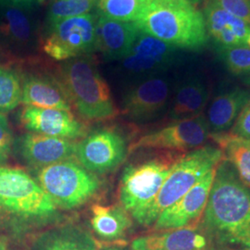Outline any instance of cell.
Returning <instances> with one entry per match:
<instances>
[{"label":"cell","instance_id":"1","mask_svg":"<svg viewBox=\"0 0 250 250\" xmlns=\"http://www.w3.org/2000/svg\"><path fill=\"white\" fill-rule=\"evenodd\" d=\"M203 222L219 241L250 248V189L225 160L216 169Z\"/></svg>","mask_w":250,"mask_h":250},{"label":"cell","instance_id":"2","mask_svg":"<svg viewBox=\"0 0 250 250\" xmlns=\"http://www.w3.org/2000/svg\"><path fill=\"white\" fill-rule=\"evenodd\" d=\"M60 212L26 171L0 167V228L14 236L56 223Z\"/></svg>","mask_w":250,"mask_h":250},{"label":"cell","instance_id":"3","mask_svg":"<svg viewBox=\"0 0 250 250\" xmlns=\"http://www.w3.org/2000/svg\"><path fill=\"white\" fill-rule=\"evenodd\" d=\"M134 22L178 49L199 50L208 41L202 10L185 0H149Z\"/></svg>","mask_w":250,"mask_h":250},{"label":"cell","instance_id":"4","mask_svg":"<svg viewBox=\"0 0 250 250\" xmlns=\"http://www.w3.org/2000/svg\"><path fill=\"white\" fill-rule=\"evenodd\" d=\"M59 80L72 107L83 119L97 122L119 114L109 86L91 55L65 61L60 67Z\"/></svg>","mask_w":250,"mask_h":250},{"label":"cell","instance_id":"5","mask_svg":"<svg viewBox=\"0 0 250 250\" xmlns=\"http://www.w3.org/2000/svg\"><path fill=\"white\" fill-rule=\"evenodd\" d=\"M182 155L167 152L125 167L120 183L119 198L121 206L135 223L144 226L148 209Z\"/></svg>","mask_w":250,"mask_h":250},{"label":"cell","instance_id":"6","mask_svg":"<svg viewBox=\"0 0 250 250\" xmlns=\"http://www.w3.org/2000/svg\"><path fill=\"white\" fill-rule=\"evenodd\" d=\"M223 161L224 152L210 145L183 154L172 166L158 197L148 209L144 227L153 226L162 211L178 201Z\"/></svg>","mask_w":250,"mask_h":250},{"label":"cell","instance_id":"7","mask_svg":"<svg viewBox=\"0 0 250 250\" xmlns=\"http://www.w3.org/2000/svg\"><path fill=\"white\" fill-rule=\"evenodd\" d=\"M35 170L36 182L57 208L62 209L85 204L100 188L98 176L72 160Z\"/></svg>","mask_w":250,"mask_h":250},{"label":"cell","instance_id":"8","mask_svg":"<svg viewBox=\"0 0 250 250\" xmlns=\"http://www.w3.org/2000/svg\"><path fill=\"white\" fill-rule=\"evenodd\" d=\"M97 19L98 15L90 13L49 25L44 52L55 61L65 62L97 51Z\"/></svg>","mask_w":250,"mask_h":250},{"label":"cell","instance_id":"9","mask_svg":"<svg viewBox=\"0 0 250 250\" xmlns=\"http://www.w3.org/2000/svg\"><path fill=\"white\" fill-rule=\"evenodd\" d=\"M210 132L204 114L173 121L161 129L143 134L128 147V152L141 149L191 151L205 146Z\"/></svg>","mask_w":250,"mask_h":250},{"label":"cell","instance_id":"10","mask_svg":"<svg viewBox=\"0 0 250 250\" xmlns=\"http://www.w3.org/2000/svg\"><path fill=\"white\" fill-rule=\"evenodd\" d=\"M129 154L125 137L112 129H98L76 144L75 157L93 173H107L117 169Z\"/></svg>","mask_w":250,"mask_h":250},{"label":"cell","instance_id":"11","mask_svg":"<svg viewBox=\"0 0 250 250\" xmlns=\"http://www.w3.org/2000/svg\"><path fill=\"white\" fill-rule=\"evenodd\" d=\"M170 96L169 78L160 74L147 76L125 94L122 113L136 124L151 122L165 112Z\"/></svg>","mask_w":250,"mask_h":250},{"label":"cell","instance_id":"12","mask_svg":"<svg viewBox=\"0 0 250 250\" xmlns=\"http://www.w3.org/2000/svg\"><path fill=\"white\" fill-rule=\"evenodd\" d=\"M178 50L140 30L131 50L122 60V67L129 73L146 77L160 74L178 61Z\"/></svg>","mask_w":250,"mask_h":250},{"label":"cell","instance_id":"13","mask_svg":"<svg viewBox=\"0 0 250 250\" xmlns=\"http://www.w3.org/2000/svg\"><path fill=\"white\" fill-rule=\"evenodd\" d=\"M216 169L210 170L185 196L162 211L153 225V229L162 231L197 226L198 221L204 214L213 185Z\"/></svg>","mask_w":250,"mask_h":250},{"label":"cell","instance_id":"14","mask_svg":"<svg viewBox=\"0 0 250 250\" xmlns=\"http://www.w3.org/2000/svg\"><path fill=\"white\" fill-rule=\"evenodd\" d=\"M21 122L31 133L68 140H76L86 135L84 126L71 110L25 106L21 113Z\"/></svg>","mask_w":250,"mask_h":250},{"label":"cell","instance_id":"15","mask_svg":"<svg viewBox=\"0 0 250 250\" xmlns=\"http://www.w3.org/2000/svg\"><path fill=\"white\" fill-rule=\"evenodd\" d=\"M15 146L22 160L35 170L70 161L76 153L72 140L31 132L20 136Z\"/></svg>","mask_w":250,"mask_h":250},{"label":"cell","instance_id":"16","mask_svg":"<svg viewBox=\"0 0 250 250\" xmlns=\"http://www.w3.org/2000/svg\"><path fill=\"white\" fill-rule=\"evenodd\" d=\"M202 13L208 38L214 45L250 48V24L222 9L214 0H206Z\"/></svg>","mask_w":250,"mask_h":250},{"label":"cell","instance_id":"17","mask_svg":"<svg viewBox=\"0 0 250 250\" xmlns=\"http://www.w3.org/2000/svg\"><path fill=\"white\" fill-rule=\"evenodd\" d=\"M21 103L25 106L71 110L72 105L59 78L45 73L21 75Z\"/></svg>","mask_w":250,"mask_h":250},{"label":"cell","instance_id":"18","mask_svg":"<svg viewBox=\"0 0 250 250\" xmlns=\"http://www.w3.org/2000/svg\"><path fill=\"white\" fill-rule=\"evenodd\" d=\"M97 50L105 59L122 61L132 48L140 29L134 21H122L98 15Z\"/></svg>","mask_w":250,"mask_h":250},{"label":"cell","instance_id":"19","mask_svg":"<svg viewBox=\"0 0 250 250\" xmlns=\"http://www.w3.org/2000/svg\"><path fill=\"white\" fill-rule=\"evenodd\" d=\"M208 240L197 226L156 231L136 237L132 250H206Z\"/></svg>","mask_w":250,"mask_h":250},{"label":"cell","instance_id":"20","mask_svg":"<svg viewBox=\"0 0 250 250\" xmlns=\"http://www.w3.org/2000/svg\"><path fill=\"white\" fill-rule=\"evenodd\" d=\"M32 250H99L94 235L75 224L54 225L34 237Z\"/></svg>","mask_w":250,"mask_h":250},{"label":"cell","instance_id":"21","mask_svg":"<svg viewBox=\"0 0 250 250\" xmlns=\"http://www.w3.org/2000/svg\"><path fill=\"white\" fill-rule=\"evenodd\" d=\"M250 102V89L240 86L218 94L210 102L205 116L210 134L228 133Z\"/></svg>","mask_w":250,"mask_h":250},{"label":"cell","instance_id":"22","mask_svg":"<svg viewBox=\"0 0 250 250\" xmlns=\"http://www.w3.org/2000/svg\"><path fill=\"white\" fill-rule=\"evenodd\" d=\"M209 99V88L200 75H192L183 81L171 100L169 117L172 121L185 120L203 114Z\"/></svg>","mask_w":250,"mask_h":250},{"label":"cell","instance_id":"23","mask_svg":"<svg viewBox=\"0 0 250 250\" xmlns=\"http://www.w3.org/2000/svg\"><path fill=\"white\" fill-rule=\"evenodd\" d=\"M90 212L92 231L103 241L125 240L133 226L132 217L121 205L94 204Z\"/></svg>","mask_w":250,"mask_h":250},{"label":"cell","instance_id":"24","mask_svg":"<svg viewBox=\"0 0 250 250\" xmlns=\"http://www.w3.org/2000/svg\"><path fill=\"white\" fill-rule=\"evenodd\" d=\"M0 37L17 48H26L34 43L35 27L27 9L0 6Z\"/></svg>","mask_w":250,"mask_h":250},{"label":"cell","instance_id":"25","mask_svg":"<svg viewBox=\"0 0 250 250\" xmlns=\"http://www.w3.org/2000/svg\"><path fill=\"white\" fill-rule=\"evenodd\" d=\"M220 149L224 152V160L235 170L242 183L250 189V141L231 133L209 135Z\"/></svg>","mask_w":250,"mask_h":250},{"label":"cell","instance_id":"26","mask_svg":"<svg viewBox=\"0 0 250 250\" xmlns=\"http://www.w3.org/2000/svg\"><path fill=\"white\" fill-rule=\"evenodd\" d=\"M218 59L234 77L250 86V48L244 46L214 45Z\"/></svg>","mask_w":250,"mask_h":250},{"label":"cell","instance_id":"27","mask_svg":"<svg viewBox=\"0 0 250 250\" xmlns=\"http://www.w3.org/2000/svg\"><path fill=\"white\" fill-rule=\"evenodd\" d=\"M149 0H96L98 15L105 18L135 21Z\"/></svg>","mask_w":250,"mask_h":250},{"label":"cell","instance_id":"28","mask_svg":"<svg viewBox=\"0 0 250 250\" xmlns=\"http://www.w3.org/2000/svg\"><path fill=\"white\" fill-rule=\"evenodd\" d=\"M21 96V75L14 68L0 65V113L18 107Z\"/></svg>","mask_w":250,"mask_h":250},{"label":"cell","instance_id":"29","mask_svg":"<svg viewBox=\"0 0 250 250\" xmlns=\"http://www.w3.org/2000/svg\"><path fill=\"white\" fill-rule=\"evenodd\" d=\"M95 6L96 0H50L46 13L47 25L65 19L90 14Z\"/></svg>","mask_w":250,"mask_h":250},{"label":"cell","instance_id":"30","mask_svg":"<svg viewBox=\"0 0 250 250\" xmlns=\"http://www.w3.org/2000/svg\"><path fill=\"white\" fill-rule=\"evenodd\" d=\"M225 11L250 24V0H214Z\"/></svg>","mask_w":250,"mask_h":250},{"label":"cell","instance_id":"31","mask_svg":"<svg viewBox=\"0 0 250 250\" xmlns=\"http://www.w3.org/2000/svg\"><path fill=\"white\" fill-rule=\"evenodd\" d=\"M230 133L245 139H250V102L242 110Z\"/></svg>","mask_w":250,"mask_h":250},{"label":"cell","instance_id":"32","mask_svg":"<svg viewBox=\"0 0 250 250\" xmlns=\"http://www.w3.org/2000/svg\"><path fill=\"white\" fill-rule=\"evenodd\" d=\"M13 144L12 132L8 119L3 113H0V150L9 154Z\"/></svg>","mask_w":250,"mask_h":250},{"label":"cell","instance_id":"33","mask_svg":"<svg viewBox=\"0 0 250 250\" xmlns=\"http://www.w3.org/2000/svg\"><path fill=\"white\" fill-rule=\"evenodd\" d=\"M44 1L45 0H0V6H9L29 9L42 4Z\"/></svg>","mask_w":250,"mask_h":250},{"label":"cell","instance_id":"34","mask_svg":"<svg viewBox=\"0 0 250 250\" xmlns=\"http://www.w3.org/2000/svg\"><path fill=\"white\" fill-rule=\"evenodd\" d=\"M8 159H9V154L0 150V167H3L6 165V163L8 162Z\"/></svg>","mask_w":250,"mask_h":250},{"label":"cell","instance_id":"35","mask_svg":"<svg viewBox=\"0 0 250 250\" xmlns=\"http://www.w3.org/2000/svg\"><path fill=\"white\" fill-rule=\"evenodd\" d=\"M127 250V249H125V248H120V247H107V248H105V249H102V250Z\"/></svg>","mask_w":250,"mask_h":250},{"label":"cell","instance_id":"36","mask_svg":"<svg viewBox=\"0 0 250 250\" xmlns=\"http://www.w3.org/2000/svg\"><path fill=\"white\" fill-rule=\"evenodd\" d=\"M0 250H10L8 247V245L6 244V242L3 240H0Z\"/></svg>","mask_w":250,"mask_h":250},{"label":"cell","instance_id":"37","mask_svg":"<svg viewBox=\"0 0 250 250\" xmlns=\"http://www.w3.org/2000/svg\"><path fill=\"white\" fill-rule=\"evenodd\" d=\"M185 1H188V3H190V4L194 5V6H197V4H199L203 0H185Z\"/></svg>","mask_w":250,"mask_h":250},{"label":"cell","instance_id":"38","mask_svg":"<svg viewBox=\"0 0 250 250\" xmlns=\"http://www.w3.org/2000/svg\"><path fill=\"white\" fill-rule=\"evenodd\" d=\"M250 250V248H242V249H240V250Z\"/></svg>","mask_w":250,"mask_h":250},{"label":"cell","instance_id":"39","mask_svg":"<svg viewBox=\"0 0 250 250\" xmlns=\"http://www.w3.org/2000/svg\"><path fill=\"white\" fill-rule=\"evenodd\" d=\"M249 140H250V139H249Z\"/></svg>","mask_w":250,"mask_h":250}]
</instances>
